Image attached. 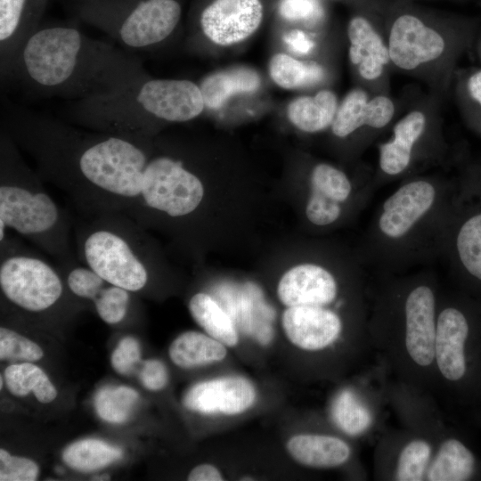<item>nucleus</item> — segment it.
Listing matches in <instances>:
<instances>
[{
    "instance_id": "1",
    "label": "nucleus",
    "mask_w": 481,
    "mask_h": 481,
    "mask_svg": "<svg viewBox=\"0 0 481 481\" xmlns=\"http://www.w3.org/2000/svg\"><path fill=\"white\" fill-rule=\"evenodd\" d=\"M1 130L85 217L126 214L140 195L154 138L71 125L1 97Z\"/></svg>"
},
{
    "instance_id": "2",
    "label": "nucleus",
    "mask_w": 481,
    "mask_h": 481,
    "mask_svg": "<svg viewBox=\"0 0 481 481\" xmlns=\"http://www.w3.org/2000/svg\"><path fill=\"white\" fill-rule=\"evenodd\" d=\"M148 74L140 59L114 43L69 25L39 27L24 43L3 84L29 94L78 101Z\"/></svg>"
},
{
    "instance_id": "3",
    "label": "nucleus",
    "mask_w": 481,
    "mask_h": 481,
    "mask_svg": "<svg viewBox=\"0 0 481 481\" xmlns=\"http://www.w3.org/2000/svg\"><path fill=\"white\" fill-rule=\"evenodd\" d=\"M441 289L432 271L380 276L371 297L368 335L395 379L437 389L435 342Z\"/></svg>"
},
{
    "instance_id": "4",
    "label": "nucleus",
    "mask_w": 481,
    "mask_h": 481,
    "mask_svg": "<svg viewBox=\"0 0 481 481\" xmlns=\"http://www.w3.org/2000/svg\"><path fill=\"white\" fill-rule=\"evenodd\" d=\"M454 177L419 174L400 181L368 224L361 258L379 276L404 273L441 257Z\"/></svg>"
},
{
    "instance_id": "5",
    "label": "nucleus",
    "mask_w": 481,
    "mask_h": 481,
    "mask_svg": "<svg viewBox=\"0 0 481 481\" xmlns=\"http://www.w3.org/2000/svg\"><path fill=\"white\" fill-rule=\"evenodd\" d=\"M383 16L394 71L419 80L444 101L460 60L473 47L478 21L412 0H389Z\"/></svg>"
},
{
    "instance_id": "6",
    "label": "nucleus",
    "mask_w": 481,
    "mask_h": 481,
    "mask_svg": "<svg viewBox=\"0 0 481 481\" xmlns=\"http://www.w3.org/2000/svg\"><path fill=\"white\" fill-rule=\"evenodd\" d=\"M195 106L196 94L186 79L147 75L106 93L73 101L68 116L86 128L154 138L162 124L195 118Z\"/></svg>"
},
{
    "instance_id": "7",
    "label": "nucleus",
    "mask_w": 481,
    "mask_h": 481,
    "mask_svg": "<svg viewBox=\"0 0 481 481\" xmlns=\"http://www.w3.org/2000/svg\"><path fill=\"white\" fill-rule=\"evenodd\" d=\"M43 182L0 129V240L12 230L58 263L75 260L67 213Z\"/></svg>"
},
{
    "instance_id": "8",
    "label": "nucleus",
    "mask_w": 481,
    "mask_h": 481,
    "mask_svg": "<svg viewBox=\"0 0 481 481\" xmlns=\"http://www.w3.org/2000/svg\"><path fill=\"white\" fill-rule=\"evenodd\" d=\"M435 368L437 388L463 405L481 403V302L458 289L440 293Z\"/></svg>"
},
{
    "instance_id": "9",
    "label": "nucleus",
    "mask_w": 481,
    "mask_h": 481,
    "mask_svg": "<svg viewBox=\"0 0 481 481\" xmlns=\"http://www.w3.org/2000/svg\"><path fill=\"white\" fill-rule=\"evenodd\" d=\"M85 219L75 229L78 262L130 292L143 290L154 264L145 228L120 212Z\"/></svg>"
},
{
    "instance_id": "10",
    "label": "nucleus",
    "mask_w": 481,
    "mask_h": 481,
    "mask_svg": "<svg viewBox=\"0 0 481 481\" xmlns=\"http://www.w3.org/2000/svg\"><path fill=\"white\" fill-rule=\"evenodd\" d=\"M443 102V99L428 91L396 118L390 137L379 144L373 173L376 190L457 160L458 157L451 156L444 134Z\"/></svg>"
},
{
    "instance_id": "11",
    "label": "nucleus",
    "mask_w": 481,
    "mask_h": 481,
    "mask_svg": "<svg viewBox=\"0 0 481 481\" xmlns=\"http://www.w3.org/2000/svg\"><path fill=\"white\" fill-rule=\"evenodd\" d=\"M441 257L457 289L481 302V160L461 153Z\"/></svg>"
},
{
    "instance_id": "12",
    "label": "nucleus",
    "mask_w": 481,
    "mask_h": 481,
    "mask_svg": "<svg viewBox=\"0 0 481 481\" xmlns=\"http://www.w3.org/2000/svg\"><path fill=\"white\" fill-rule=\"evenodd\" d=\"M201 179L183 161L154 149L145 167L139 197L126 214L146 228L158 215L183 219L201 205Z\"/></svg>"
},
{
    "instance_id": "13",
    "label": "nucleus",
    "mask_w": 481,
    "mask_h": 481,
    "mask_svg": "<svg viewBox=\"0 0 481 481\" xmlns=\"http://www.w3.org/2000/svg\"><path fill=\"white\" fill-rule=\"evenodd\" d=\"M0 288L12 304L31 313L52 308L64 292L59 271L9 234L0 240Z\"/></svg>"
},
{
    "instance_id": "14",
    "label": "nucleus",
    "mask_w": 481,
    "mask_h": 481,
    "mask_svg": "<svg viewBox=\"0 0 481 481\" xmlns=\"http://www.w3.org/2000/svg\"><path fill=\"white\" fill-rule=\"evenodd\" d=\"M118 10L122 12L109 10L87 17L114 41L135 51L153 48L168 39L182 13L176 0H138Z\"/></svg>"
},
{
    "instance_id": "15",
    "label": "nucleus",
    "mask_w": 481,
    "mask_h": 481,
    "mask_svg": "<svg viewBox=\"0 0 481 481\" xmlns=\"http://www.w3.org/2000/svg\"><path fill=\"white\" fill-rule=\"evenodd\" d=\"M384 12L355 10L346 26L348 59L356 86L391 94L394 71L384 27Z\"/></svg>"
},
{
    "instance_id": "16",
    "label": "nucleus",
    "mask_w": 481,
    "mask_h": 481,
    "mask_svg": "<svg viewBox=\"0 0 481 481\" xmlns=\"http://www.w3.org/2000/svg\"><path fill=\"white\" fill-rule=\"evenodd\" d=\"M399 110L391 94L355 86L339 102L330 129L335 139L349 143L353 156H359L391 128Z\"/></svg>"
},
{
    "instance_id": "17",
    "label": "nucleus",
    "mask_w": 481,
    "mask_h": 481,
    "mask_svg": "<svg viewBox=\"0 0 481 481\" xmlns=\"http://www.w3.org/2000/svg\"><path fill=\"white\" fill-rule=\"evenodd\" d=\"M436 445L430 438L404 428L383 435L374 455L376 479L426 480Z\"/></svg>"
},
{
    "instance_id": "18",
    "label": "nucleus",
    "mask_w": 481,
    "mask_h": 481,
    "mask_svg": "<svg viewBox=\"0 0 481 481\" xmlns=\"http://www.w3.org/2000/svg\"><path fill=\"white\" fill-rule=\"evenodd\" d=\"M257 393L249 379L227 376L203 380L192 386L183 397L191 412L202 415L235 416L249 411Z\"/></svg>"
},
{
    "instance_id": "19",
    "label": "nucleus",
    "mask_w": 481,
    "mask_h": 481,
    "mask_svg": "<svg viewBox=\"0 0 481 481\" xmlns=\"http://www.w3.org/2000/svg\"><path fill=\"white\" fill-rule=\"evenodd\" d=\"M262 20L260 0H215L202 11L200 28L210 42L230 45L250 37Z\"/></svg>"
},
{
    "instance_id": "20",
    "label": "nucleus",
    "mask_w": 481,
    "mask_h": 481,
    "mask_svg": "<svg viewBox=\"0 0 481 481\" xmlns=\"http://www.w3.org/2000/svg\"><path fill=\"white\" fill-rule=\"evenodd\" d=\"M59 264L65 270L69 291L92 301L103 322L116 324L125 319L130 306V291L107 281L88 266L79 265L78 260Z\"/></svg>"
},
{
    "instance_id": "21",
    "label": "nucleus",
    "mask_w": 481,
    "mask_h": 481,
    "mask_svg": "<svg viewBox=\"0 0 481 481\" xmlns=\"http://www.w3.org/2000/svg\"><path fill=\"white\" fill-rule=\"evenodd\" d=\"M428 392L393 379L387 382V403L404 428L425 436L436 444L449 428L442 420Z\"/></svg>"
},
{
    "instance_id": "22",
    "label": "nucleus",
    "mask_w": 481,
    "mask_h": 481,
    "mask_svg": "<svg viewBox=\"0 0 481 481\" xmlns=\"http://www.w3.org/2000/svg\"><path fill=\"white\" fill-rule=\"evenodd\" d=\"M286 450L297 463L314 469H331L348 465L355 452L343 437L324 433H301L292 436Z\"/></svg>"
},
{
    "instance_id": "23",
    "label": "nucleus",
    "mask_w": 481,
    "mask_h": 481,
    "mask_svg": "<svg viewBox=\"0 0 481 481\" xmlns=\"http://www.w3.org/2000/svg\"><path fill=\"white\" fill-rule=\"evenodd\" d=\"M481 463L468 443L449 428L436 445L427 471V481L479 479Z\"/></svg>"
},
{
    "instance_id": "24",
    "label": "nucleus",
    "mask_w": 481,
    "mask_h": 481,
    "mask_svg": "<svg viewBox=\"0 0 481 481\" xmlns=\"http://www.w3.org/2000/svg\"><path fill=\"white\" fill-rule=\"evenodd\" d=\"M33 0H0V75L2 84L26 40L39 28Z\"/></svg>"
},
{
    "instance_id": "25",
    "label": "nucleus",
    "mask_w": 481,
    "mask_h": 481,
    "mask_svg": "<svg viewBox=\"0 0 481 481\" xmlns=\"http://www.w3.org/2000/svg\"><path fill=\"white\" fill-rule=\"evenodd\" d=\"M386 387L379 391L371 388L367 395L352 389L340 391L332 403L333 423L347 436L363 433L374 422L379 404L387 402Z\"/></svg>"
},
{
    "instance_id": "26",
    "label": "nucleus",
    "mask_w": 481,
    "mask_h": 481,
    "mask_svg": "<svg viewBox=\"0 0 481 481\" xmlns=\"http://www.w3.org/2000/svg\"><path fill=\"white\" fill-rule=\"evenodd\" d=\"M339 102L330 89H321L312 95L292 100L287 108V116L298 130L315 134L330 127Z\"/></svg>"
},
{
    "instance_id": "27",
    "label": "nucleus",
    "mask_w": 481,
    "mask_h": 481,
    "mask_svg": "<svg viewBox=\"0 0 481 481\" xmlns=\"http://www.w3.org/2000/svg\"><path fill=\"white\" fill-rule=\"evenodd\" d=\"M261 84L259 75L251 68L236 67L206 76L200 84L205 107L216 110L236 94L257 91Z\"/></svg>"
},
{
    "instance_id": "28",
    "label": "nucleus",
    "mask_w": 481,
    "mask_h": 481,
    "mask_svg": "<svg viewBox=\"0 0 481 481\" xmlns=\"http://www.w3.org/2000/svg\"><path fill=\"white\" fill-rule=\"evenodd\" d=\"M227 346L207 333L189 330L180 334L170 345L171 361L183 369H192L224 361Z\"/></svg>"
},
{
    "instance_id": "29",
    "label": "nucleus",
    "mask_w": 481,
    "mask_h": 481,
    "mask_svg": "<svg viewBox=\"0 0 481 481\" xmlns=\"http://www.w3.org/2000/svg\"><path fill=\"white\" fill-rule=\"evenodd\" d=\"M273 81L285 89L315 87L329 78L327 67L317 61H300L285 53H277L269 62Z\"/></svg>"
},
{
    "instance_id": "30",
    "label": "nucleus",
    "mask_w": 481,
    "mask_h": 481,
    "mask_svg": "<svg viewBox=\"0 0 481 481\" xmlns=\"http://www.w3.org/2000/svg\"><path fill=\"white\" fill-rule=\"evenodd\" d=\"M450 95L467 128L481 137V67L459 68Z\"/></svg>"
},
{
    "instance_id": "31",
    "label": "nucleus",
    "mask_w": 481,
    "mask_h": 481,
    "mask_svg": "<svg viewBox=\"0 0 481 481\" xmlns=\"http://www.w3.org/2000/svg\"><path fill=\"white\" fill-rule=\"evenodd\" d=\"M189 312L203 330L227 347L239 343L237 330L225 311L208 294L195 293L188 303Z\"/></svg>"
},
{
    "instance_id": "32",
    "label": "nucleus",
    "mask_w": 481,
    "mask_h": 481,
    "mask_svg": "<svg viewBox=\"0 0 481 481\" xmlns=\"http://www.w3.org/2000/svg\"><path fill=\"white\" fill-rule=\"evenodd\" d=\"M4 381L10 393L16 396L32 392L43 404H48L57 396V390L45 371L30 362L9 365L4 371Z\"/></svg>"
},
{
    "instance_id": "33",
    "label": "nucleus",
    "mask_w": 481,
    "mask_h": 481,
    "mask_svg": "<svg viewBox=\"0 0 481 481\" xmlns=\"http://www.w3.org/2000/svg\"><path fill=\"white\" fill-rule=\"evenodd\" d=\"M121 456L120 448L94 438L77 441L62 452L63 461L69 468L82 472L102 469Z\"/></svg>"
},
{
    "instance_id": "34",
    "label": "nucleus",
    "mask_w": 481,
    "mask_h": 481,
    "mask_svg": "<svg viewBox=\"0 0 481 481\" xmlns=\"http://www.w3.org/2000/svg\"><path fill=\"white\" fill-rule=\"evenodd\" d=\"M138 400L137 392L128 387H106L98 391L94 399L97 414L105 421L123 423L131 414Z\"/></svg>"
},
{
    "instance_id": "35",
    "label": "nucleus",
    "mask_w": 481,
    "mask_h": 481,
    "mask_svg": "<svg viewBox=\"0 0 481 481\" xmlns=\"http://www.w3.org/2000/svg\"><path fill=\"white\" fill-rule=\"evenodd\" d=\"M44 355L35 342L6 327L0 328V359L11 362H36Z\"/></svg>"
},
{
    "instance_id": "36",
    "label": "nucleus",
    "mask_w": 481,
    "mask_h": 481,
    "mask_svg": "<svg viewBox=\"0 0 481 481\" xmlns=\"http://www.w3.org/2000/svg\"><path fill=\"white\" fill-rule=\"evenodd\" d=\"M279 12L284 19L304 23L310 29L322 27L326 20L322 0H281Z\"/></svg>"
},
{
    "instance_id": "37",
    "label": "nucleus",
    "mask_w": 481,
    "mask_h": 481,
    "mask_svg": "<svg viewBox=\"0 0 481 481\" xmlns=\"http://www.w3.org/2000/svg\"><path fill=\"white\" fill-rule=\"evenodd\" d=\"M38 472V466L33 461L11 455L4 449L0 450L1 481H34Z\"/></svg>"
},
{
    "instance_id": "38",
    "label": "nucleus",
    "mask_w": 481,
    "mask_h": 481,
    "mask_svg": "<svg viewBox=\"0 0 481 481\" xmlns=\"http://www.w3.org/2000/svg\"><path fill=\"white\" fill-rule=\"evenodd\" d=\"M112 368L121 375L131 374L142 363L141 349L137 340L127 336L123 338L110 358Z\"/></svg>"
},
{
    "instance_id": "39",
    "label": "nucleus",
    "mask_w": 481,
    "mask_h": 481,
    "mask_svg": "<svg viewBox=\"0 0 481 481\" xmlns=\"http://www.w3.org/2000/svg\"><path fill=\"white\" fill-rule=\"evenodd\" d=\"M139 377L143 387L151 391L161 390L168 383L167 369L161 361L157 359L143 361Z\"/></svg>"
},
{
    "instance_id": "40",
    "label": "nucleus",
    "mask_w": 481,
    "mask_h": 481,
    "mask_svg": "<svg viewBox=\"0 0 481 481\" xmlns=\"http://www.w3.org/2000/svg\"><path fill=\"white\" fill-rule=\"evenodd\" d=\"M283 41L296 54L311 55L317 48L316 40L301 29H292L283 36Z\"/></svg>"
},
{
    "instance_id": "41",
    "label": "nucleus",
    "mask_w": 481,
    "mask_h": 481,
    "mask_svg": "<svg viewBox=\"0 0 481 481\" xmlns=\"http://www.w3.org/2000/svg\"><path fill=\"white\" fill-rule=\"evenodd\" d=\"M189 481H222L224 480L220 469L208 463H203L193 468L189 473Z\"/></svg>"
},
{
    "instance_id": "42",
    "label": "nucleus",
    "mask_w": 481,
    "mask_h": 481,
    "mask_svg": "<svg viewBox=\"0 0 481 481\" xmlns=\"http://www.w3.org/2000/svg\"><path fill=\"white\" fill-rule=\"evenodd\" d=\"M355 10L384 12L389 0H351Z\"/></svg>"
},
{
    "instance_id": "43",
    "label": "nucleus",
    "mask_w": 481,
    "mask_h": 481,
    "mask_svg": "<svg viewBox=\"0 0 481 481\" xmlns=\"http://www.w3.org/2000/svg\"><path fill=\"white\" fill-rule=\"evenodd\" d=\"M472 48H475L477 56L479 59V61L481 63V27L478 29V32L475 38V42Z\"/></svg>"
},
{
    "instance_id": "44",
    "label": "nucleus",
    "mask_w": 481,
    "mask_h": 481,
    "mask_svg": "<svg viewBox=\"0 0 481 481\" xmlns=\"http://www.w3.org/2000/svg\"><path fill=\"white\" fill-rule=\"evenodd\" d=\"M474 417L476 421L481 426V403L475 406Z\"/></svg>"
},
{
    "instance_id": "45",
    "label": "nucleus",
    "mask_w": 481,
    "mask_h": 481,
    "mask_svg": "<svg viewBox=\"0 0 481 481\" xmlns=\"http://www.w3.org/2000/svg\"><path fill=\"white\" fill-rule=\"evenodd\" d=\"M2 387H3V378L1 377L0 378V387L2 388Z\"/></svg>"
}]
</instances>
